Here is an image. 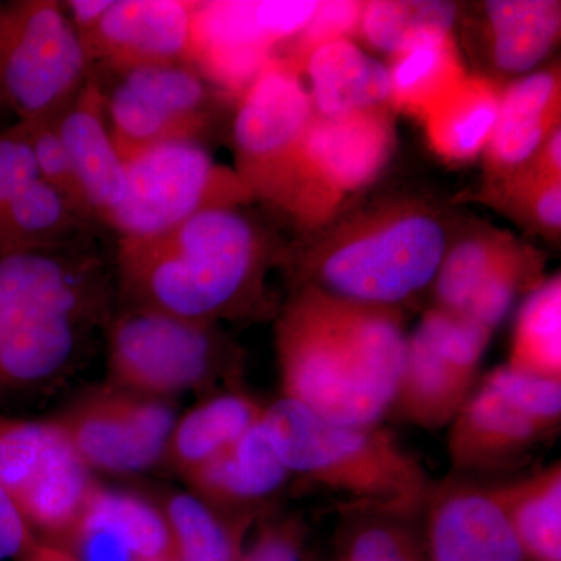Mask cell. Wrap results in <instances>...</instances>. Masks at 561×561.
<instances>
[{
	"mask_svg": "<svg viewBox=\"0 0 561 561\" xmlns=\"http://www.w3.org/2000/svg\"><path fill=\"white\" fill-rule=\"evenodd\" d=\"M114 308L113 265L99 232L0 250V405L60 390L91 356Z\"/></svg>",
	"mask_w": 561,
	"mask_h": 561,
	"instance_id": "6da1fadb",
	"label": "cell"
},
{
	"mask_svg": "<svg viewBox=\"0 0 561 561\" xmlns=\"http://www.w3.org/2000/svg\"><path fill=\"white\" fill-rule=\"evenodd\" d=\"M284 251L243 206L203 210L160 234L116 238V305L213 324L276 316L267 275Z\"/></svg>",
	"mask_w": 561,
	"mask_h": 561,
	"instance_id": "7a4b0ae2",
	"label": "cell"
},
{
	"mask_svg": "<svg viewBox=\"0 0 561 561\" xmlns=\"http://www.w3.org/2000/svg\"><path fill=\"white\" fill-rule=\"evenodd\" d=\"M408 339L401 309L295 287L276 313L283 397L334 423L381 424L400 381Z\"/></svg>",
	"mask_w": 561,
	"mask_h": 561,
	"instance_id": "3957f363",
	"label": "cell"
},
{
	"mask_svg": "<svg viewBox=\"0 0 561 561\" xmlns=\"http://www.w3.org/2000/svg\"><path fill=\"white\" fill-rule=\"evenodd\" d=\"M451 220L416 198H397L332 225L284 251L295 287L362 305L401 309L430 289L451 245Z\"/></svg>",
	"mask_w": 561,
	"mask_h": 561,
	"instance_id": "277c9868",
	"label": "cell"
},
{
	"mask_svg": "<svg viewBox=\"0 0 561 561\" xmlns=\"http://www.w3.org/2000/svg\"><path fill=\"white\" fill-rule=\"evenodd\" d=\"M261 424L291 478L339 494L351 512L423 515L435 482L381 424L334 423L284 397L265 405Z\"/></svg>",
	"mask_w": 561,
	"mask_h": 561,
	"instance_id": "5b68a950",
	"label": "cell"
},
{
	"mask_svg": "<svg viewBox=\"0 0 561 561\" xmlns=\"http://www.w3.org/2000/svg\"><path fill=\"white\" fill-rule=\"evenodd\" d=\"M103 337L110 386L140 397L172 401L241 378L242 351L219 324L116 305Z\"/></svg>",
	"mask_w": 561,
	"mask_h": 561,
	"instance_id": "8992f818",
	"label": "cell"
},
{
	"mask_svg": "<svg viewBox=\"0 0 561 561\" xmlns=\"http://www.w3.org/2000/svg\"><path fill=\"white\" fill-rule=\"evenodd\" d=\"M91 73L83 41L55 0H0V106L55 119Z\"/></svg>",
	"mask_w": 561,
	"mask_h": 561,
	"instance_id": "52a82bcc",
	"label": "cell"
},
{
	"mask_svg": "<svg viewBox=\"0 0 561 561\" xmlns=\"http://www.w3.org/2000/svg\"><path fill=\"white\" fill-rule=\"evenodd\" d=\"M393 149V121L386 108L341 117L316 114L273 208L302 230L327 227L346 198L381 175Z\"/></svg>",
	"mask_w": 561,
	"mask_h": 561,
	"instance_id": "ba28073f",
	"label": "cell"
},
{
	"mask_svg": "<svg viewBox=\"0 0 561 561\" xmlns=\"http://www.w3.org/2000/svg\"><path fill=\"white\" fill-rule=\"evenodd\" d=\"M125 169L124 202L106 224L116 238L160 234L203 210L253 202L238 173L217 164L201 140L157 144L127 158Z\"/></svg>",
	"mask_w": 561,
	"mask_h": 561,
	"instance_id": "9c48e42d",
	"label": "cell"
},
{
	"mask_svg": "<svg viewBox=\"0 0 561 561\" xmlns=\"http://www.w3.org/2000/svg\"><path fill=\"white\" fill-rule=\"evenodd\" d=\"M0 486L33 534L60 546L98 482L54 420L0 415Z\"/></svg>",
	"mask_w": 561,
	"mask_h": 561,
	"instance_id": "30bf717a",
	"label": "cell"
},
{
	"mask_svg": "<svg viewBox=\"0 0 561 561\" xmlns=\"http://www.w3.org/2000/svg\"><path fill=\"white\" fill-rule=\"evenodd\" d=\"M122 160L168 140H201L214 108L213 87L194 66L91 68Z\"/></svg>",
	"mask_w": 561,
	"mask_h": 561,
	"instance_id": "8fae6325",
	"label": "cell"
},
{
	"mask_svg": "<svg viewBox=\"0 0 561 561\" xmlns=\"http://www.w3.org/2000/svg\"><path fill=\"white\" fill-rule=\"evenodd\" d=\"M313 116L300 70L273 55L239 98L232 124L234 172L253 201L276 205Z\"/></svg>",
	"mask_w": 561,
	"mask_h": 561,
	"instance_id": "7c38bea8",
	"label": "cell"
},
{
	"mask_svg": "<svg viewBox=\"0 0 561 561\" xmlns=\"http://www.w3.org/2000/svg\"><path fill=\"white\" fill-rule=\"evenodd\" d=\"M317 0H216L197 2L192 21L191 65L210 87L241 95L319 9Z\"/></svg>",
	"mask_w": 561,
	"mask_h": 561,
	"instance_id": "4fadbf2b",
	"label": "cell"
},
{
	"mask_svg": "<svg viewBox=\"0 0 561 561\" xmlns=\"http://www.w3.org/2000/svg\"><path fill=\"white\" fill-rule=\"evenodd\" d=\"M91 471L135 474L164 463L176 416L172 401L105 383L51 419Z\"/></svg>",
	"mask_w": 561,
	"mask_h": 561,
	"instance_id": "5bb4252c",
	"label": "cell"
},
{
	"mask_svg": "<svg viewBox=\"0 0 561 561\" xmlns=\"http://www.w3.org/2000/svg\"><path fill=\"white\" fill-rule=\"evenodd\" d=\"M195 5L190 0H114L101 24L81 38L91 68L191 65Z\"/></svg>",
	"mask_w": 561,
	"mask_h": 561,
	"instance_id": "9a60e30c",
	"label": "cell"
},
{
	"mask_svg": "<svg viewBox=\"0 0 561 561\" xmlns=\"http://www.w3.org/2000/svg\"><path fill=\"white\" fill-rule=\"evenodd\" d=\"M423 513L427 561H526L485 486L461 478L435 483Z\"/></svg>",
	"mask_w": 561,
	"mask_h": 561,
	"instance_id": "2e32d148",
	"label": "cell"
},
{
	"mask_svg": "<svg viewBox=\"0 0 561 561\" xmlns=\"http://www.w3.org/2000/svg\"><path fill=\"white\" fill-rule=\"evenodd\" d=\"M548 435L537 421L482 381L449 424V460L457 474L505 472L522 465Z\"/></svg>",
	"mask_w": 561,
	"mask_h": 561,
	"instance_id": "e0dca14e",
	"label": "cell"
},
{
	"mask_svg": "<svg viewBox=\"0 0 561 561\" xmlns=\"http://www.w3.org/2000/svg\"><path fill=\"white\" fill-rule=\"evenodd\" d=\"M290 479L260 420L184 482L221 515L251 523L283 493Z\"/></svg>",
	"mask_w": 561,
	"mask_h": 561,
	"instance_id": "ac0fdd59",
	"label": "cell"
},
{
	"mask_svg": "<svg viewBox=\"0 0 561 561\" xmlns=\"http://www.w3.org/2000/svg\"><path fill=\"white\" fill-rule=\"evenodd\" d=\"M94 219L102 228L124 202L127 169L106 125L94 72L55 119Z\"/></svg>",
	"mask_w": 561,
	"mask_h": 561,
	"instance_id": "d6986e66",
	"label": "cell"
},
{
	"mask_svg": "<svg viewBox=\"0 0 561 561\" xmlns=\"http://www.w3.org/2000/svg\"><path fill=\"white\" fill-rule=\"evenodd\" d=\"M560 69L530 73L502 91L500 114L483 154L491 184L511 179L560 127Z\"/></svg>",
	"mask_w": 561,
	"mask_h": 561,
	"instance_id": "ffe728a7",
	"label": "cell"
},
{
	"mask_svg": "<svg viewBox=\"0 0 561 561\" xmlns=\"http://www.w3.org/2000/svg\"><path fill=\"white\" fill-rule=\"evenodd\" d=\"M308 76L313 113L341 117L390 106V70L348 38L317 47L302 68Z\"/></svg>",
	"mask_w": 561,
	"mask_h": 561,
	"instance_id": "44dd1931",
	"label": "cell"
},
{
	"mask_svg": "<svg viewBox=\"0 0 561 561\" xmlns=\"http://www.w3.org/2000/svg\"><path fill=\"white\" fill-rule=\"evenodd\" d=\"M478 376L460 370L413 332L386 416L424 431L449 426L476 389Z\"/></svg>",
	"mask_w": 561,
	"mask_h": 561,
	"instance_id": "7402d4cb",
	"label": "cell"
},
{
	"mask_svg": "<svg viewBox=\"0 0 561 561\" xmlns=\"http://www.w3.org/2000/svg\"><path fill=\"white\" fill-rule=\"evenodd\" d=\"M264 408L239 387L209 394L176 420L164 463L186 481L251 430Z\"/></svg>",
	"mask_w": 561,
	"mask_h": 561,
	"instance_id": "603a6c76",
	"label": "cell"
},
{
	"mask_svg": "<svg viewBox=\"0 0 561 561\" xmlns=\"http://www.w3.org/2000/svg\"><path fill=\"white\" fill-rule=\"evenodd\" d=\"M483 10L490 61L502 73L530 72L559 43L560 2L490 0Z\"/></svg>",
	"mask_w": 561,
	"mask_h": 561,
	"instance_id": "cb8c5ba5",
	"label": "cell"
},
{
	"mask_svg": "<svg viewBox=\"0 0 561 561\" xmlns=\"http://www.w3.org/2000/svg\"><path fill=\"white\" fill-rule=\"evenodd\" d=\"M486 490L511 524L526 560L561 561L560 461Z\"/></svg>",
	"mask_w": 561,
	"mask_h": 561,
	"instance_id": "d4e9b609",
	"label": "cell"
},
{
	"mask_svg": "<svg viewBox=\"0 0 561 561\" xmlns=\"http://www.w3.org/2000/svg\"><path fill=\"white\" fill-rule=\"evenodd\" d=\"M496 83L467 76L423 117L432 149L443 160L468 162L483 153L500 114Z\"/></svg>",
	"mask_w": 561,
	"mask_h": 561,
	"instance_id": "484cf974",
	"label": "cell"
},
{
	"mask_svg": "<svg viewBox=\"0 0 561 561\" xmlns=\"http://www.w3.org/2000/svg\"><path fill=\"white\" fill-rule=\"evenodd\" d=\"M102 230L98 221L41 179L0 210V250L62 245Z\"/></svg>",
	"mask_w": 561,
	"mask_h": 561,
	"instance_id": "4316f807",
	"label": "cell"
},
{
	"mask_svg": "<svg viewBox=\"0 0 561 561\" xmlns=\"http://www.w3.org/2000/svg\"><path fill=\"white\" fill-rule=\"evenodd\" d=\"M390 106L423 119L465 77L453 35L421 41L391 61Z\"/></svg>",
	"mask_w": 561,
	"mask_h": 561,
	"instance_id": "83f0119b",
	"label": "cell"
},
{
	"mask_svg": "<svg viewBox=\"0 0 561 561\" xmlns=\"http://www.w3.org/2000/svg\"><path fill=\"white\" fill-rule=\"evenodd\" d=\"M176 561H239L251 523L221 515L192 491L165 493L160 502Z\"/></svg>",
	"mask_w": 561,
	"mask_h": 561,
	"instance_id": "f1b7e54d",
	"label": "cell"
},
{
	"mask_svg": "<svg viewBox=\"0 0 561 561\" xmlns=\"http://www.w3.org/2000/svg\"><path fill=\"white\" fill-rule=\"evenodd\" d=\"M81 516L113 530L138 561H176L171 530L158 502L98 483Z\"/></svg>",
	"mask_w": 561,
	"mask_h": 561,
	"instance_id": "f546056e",
	"label": "cell"
},
{
	"mask_svg": "<svg viewBox=\"0 0 561 561\" xmlns=\"http://www.w3.org/2000/svg\"><path fill=\"white\" fill-rule=\"evenodd\" d=\"M459 9L437 0H375L364 3L359 32L376 49L391 57L421 41L453 35Z\"/></svg>",
	"mask_w": 561,
	"mask_h": 561,
	"instance_id": "4dcf8cb0",
	"label": "cell"
},
{
	"mask_svg": "<svg viewBox=\"0 0 561 561\" xmlns=\"http://www.w3.org/2000/svg\"><path fill=\"white\" fill-rule=\"evenodd\" d=\"M508 367L561 381V278L542 280L523 302L516 319Z\"/></svg>",
	"mask_w": 561,
	"mask_h": 561,
	"instance_id": "1f68e13d",
	"label": "cell"
},
{
	"mask_svg": "<svg viewBox=\"0 0 561 561\" xmlns=\"http://www.w3.org/2000/svg\"><path fill=\"white\" fill-rule=\"evenodd\" d=\"M513 241L515 238L508 232L490 227H478L456 236L432 284L434 306L463 313L472 295Z\"/></svg>",
	"mask_w": 561,
	"mask_h": 561,
	"instance_id": "d6a6232c",
	"label": "cell"
},
{
	"mask_svg": "<svg viewBox=\"0 0 561 561\" xmlns=\"http://www.w3.org/2000/svg\"><path fill=\"white\" fill-rule=\"evenodd\" d=\"M542 280L541 254L515 239L472 295L463 313L494 332L512 311L516 298L524 291L530 294Z\"/></svg>",
	"mask_w": 561,
	"mask_h": 561,
	"instance_id": "836d02e7",
	"label": "cell"
},
{
	"mask_svg": "<svg viewBox=\"0 0 561 561\" xmlns=\"http://www.w3.org/2000/svg\"><path fill=\"white\" fill-rule=\"evenodd\" d=\"M412 518L351 512L345 529V561H427L424 540Z\"/></svg>",
	"mask_w": 561,
	"mask_h": 561,
	"instance_id": "e575fe53",
	"label": "cell"
},
{
	"mask_svg": "<svg viewBox=\"0 0 561 561\" xmlns=\"http://www.w3.org/2000/svg\"><path fill=\"white\" fill-rule=\"evenodd\" d=\"M489 195L531 230L551 238L560 234L561 179L519 169L511 179L491 184Z\"/></svg>",
	"mask_w": 561,
	"mask_h": 561,
	"instance_id": "d590c367",
	"label": "cell"
},
{
	"mask_svg": "<svg viewBox=\"0 0 561 561\" xmlns=\"http://www.w3.org/2000/svg\"><path fill=\"white\" fill-rule=\"evenodd\" d=\"M415 334L431 350L465 373L478 376L479 365L493 332L465 313L432 306L421 317Z\"/></svg>",
	"mask_w": 561,
	"mask_h": 561,
	"instance_id": "8d00e7d4",
	"label": "cell"
},
{
	"mask_svg": "<svg viewBox=\"0 0 561 561\" xmlns=\"http://www.w3.org/2000/svg\"><path fill=\"white\" fill-rule=\"evenodd\" d=\"M493 389L500 391L519 411L537 421L549 434L556 432L561 421L560 379L538 378L513 370L508 365L497 367L483 378Z\"/></svg>",
	"mask_w": 561,
	"mask_h": 561,
	"instance_id": "74e56055",
	"label": "cell"
},
{
	"mask_svg": "<svg viewBox=\"0 0 561 561\" xmlns=\"http://www.w3.org/2000/svg\"><path fill=\"white\" fill-rule=\"evenodd\" d=\"M55 119L21 122L28 144H31L33 157H35L39 179L60 191L77 208L94 219L84 192L81 190L80 181L77 179L68 150L58 135Z\"/></svg>",
	"mask_w": 561,
	"mask_h": 561,
	"instance_id": "f35d334b",
	"label": "cell"
},
{
	"mask_svg": "<svg viewBox=\"0 0 561 561\" xmlns=\"http://www.w3.org/2000/svg\"><path fill=\"white\" fill-rule=\"evenodd\" d=\"M362 2H346V0H332L320 2L319 9L313 13L312 20L294 39L289 41L290 49L284 60L300 70L306 58L317 47L331 41L348 38L354 32H359Z\"/></svg>",
	"mask_w": 561,
	"mask_h": 561,
	"instance_id": "ab89813d",
	"label": "cell"
},
{
	"mask_svg": "<svg viewBox=\"0 0 561 561\" xmlns=\"http://www.w3.org/2000/svg\"><path fill=\"white\" fill-rule=\"evenodd\" d=\"M39 179L35 157L21 122L0 131V210Z\"/></svg>",
	"mask_w": 561,
	"mask_h": 561,
	"instance_id": "60d3db41",
	"label": "cell"
},
{
	"mask_svg": "<svg viewBox=\"0 0 561 561\" xmlns=\"http://www.w3.org/2000/svg\"><path fill=\"white\" fill-rule=\"evenodd\" d=\"M302 531L294 519L267 524L239 561H302Z\"/></svg>",
	"mask_w": 561,
	"mask_h": 561,
	"instance_id": "b9f144b4",
	"label": "cell"
},
{
	"mask_svg": "<svg viewBox=\"0 0 561 561\" xmlns=\"http://www.w3.org/2000/svg\"><path fill=\"white\" fill-rule=\"evenodd\" d=\"M39 538L0 486V561H28Z\"/></svg>",
	"mask_w": 561,
	"mask_h": 561,
	"instance_id": "7bdbcfd3",
	"label": "cell"
},
{
	"mask_svg": "<svg viewBox=\"0 0 561 561\" xmlns=\"http://www.w3.org/2000/svg\"><path fill=\"white\" fill-rule=\"evenodd\" d=\"M113 2L114 0H68L61 2V7L80 38H84L101 24Z\"/></svg>",
	"mask_w": 561,
	"mask_h": 561,
	"instance_id": "ee69618b",
	"label": "cell"
},
{
	"mask_svg": "<svg viewBox=\"0 0 561 561\" xmlns=\"http://www.w3.org/2000/svg\"><path fill=\"white\" fill-rule=\"evenodd\" d=\"M523 169V168H522ZM524 169L541 176L561 179V128L552 131Z\"/></svg>",
	"mask_w": 561,
	"mask_h": 561,
	"instance_id": "f6af8a7d",
	"label": "cell"
},
{
	"mask_svg": "<svg viewBox=\"0 0 561 561\" xmlns=\"http://www.w3.org/2000/svg\"><path fill=\"white\" fill-rule=\"evenodd\" d=\"M43 561H73L70 559V556L68 552L65 551H50L47 553L46 557H44Z\"/></svg>",
	"mask_w": 561,
	"mask_h": 561,
	"instance_id": "bcb514c9",
	"label": "cell"
},
{
	"mask_svg": "<svg viewBox=\"0 0 561 561\" xmlns=\"http://www.w3.org/2000/svg\"><path fill=\"white\" fill-rule=\"evenodd\" d=\"M5 113H7V111H5V110H3V108H2V106H0V119H2L3 114H5ZM2 130H3V128H2V127H0V131H2Z\"/></svg>",
	"mask_w": 561,
	"mask_h": 561,
	"instance_id": "7dc6e473",
	"label": "cell"
}]
</instances>
